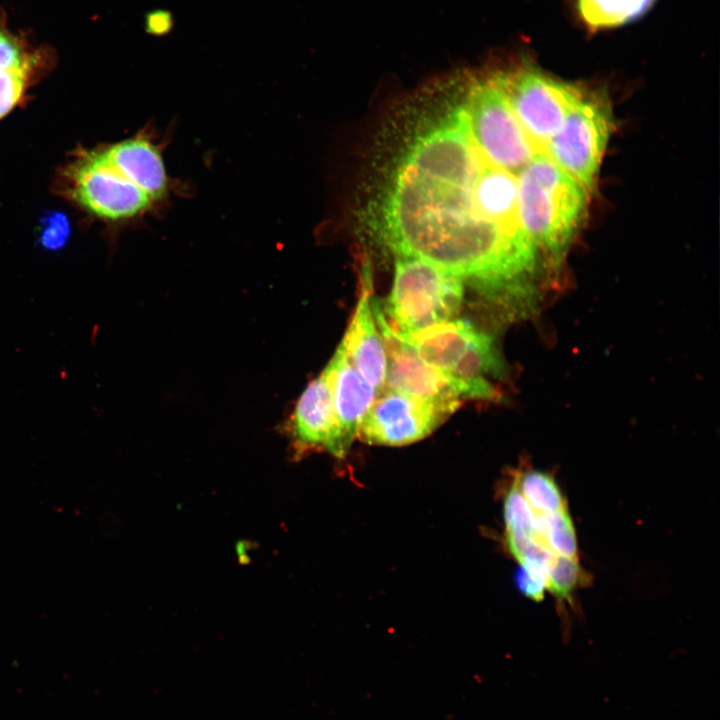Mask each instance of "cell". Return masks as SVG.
Returning <instances> with one entry per match:
<instances>
[{
	"label": "cell",
	"instance_id": "5b68a950",
	"mask_svg": "<svg viewBox=\"0 0 720 720\" xmlns=\"http://www.w3.org/2000/svg\"><path fill=\"white\" fill-rule=\"evenodd\" d=\"M394 331L427 364L452 378L484 382L504 371L493 337L468 320L453 318L411 334Z\"/></svg>",
	"mask_w": 720,
	"mask_h": 720
},
{
	"label": "cell",
	"instance_id": "3957f363",
	"mask_svg": "<svg viewBox=\"0 0 720 720\" xmlns=\"http://www.w3.org/2000/svg\"><path fill=\"white\" fill-rule=\"evenodd\" d=\"M464 298V282L414 256L396 255L393 284L381 308L398 332L411 334L453 319Z\"/></svg>",
	"mask_w": 720,
	"mask_h": 720
},
{
	"label": "cell",
	"instance_id": "7402d4cb",
	"mask_svg": "<svg viewBox=\"0 0 720 720\" xmlns=\"http://www.w3.org/2000/svg\"><path fill=\"white\" fill-rule=\"evenodd\" d=\"M70 236V224L63 213L49 212L41 219L40 245L56 251L62 249Z\"/></svg>",
	"mask_w": 720,
	"mask_h": 720
},
{
	"label": "cell",
	"instance_id": "52a82bcc",
	"mask_svg": "<svg viewBox=\"0 0 720 720\" xmlns=\"http://www.w3.org/2000/svg\"><path fill=\"white\" fill-rule=\"evenodd\" d=\"M372 311L386 354L383 388L439 403L461 404L465 399L497 400L498 390L490 381L467 382L447 376L427 364L401 340L387 321L381 304L372 296Z\"/></svg>",
	"mask_w": 720,
	"mask_h": 720
},
{
	"label": "cell",
	"instance_id": "7c38bea8",
	"mask_svg": "<svg viewBox=\"0 0 720 720\" xmlns=\"http://www.w3.org/2000/svg\"><path fill=\"white\" fill-rule=\"evenodd\" d=\"M363 272L361 292L339 344L351 364L378 393L384 386L386 354L371 306L372 278L368 268Z\"/></svg>",
	"mask_w": 720,
	"mask_h": 720
},
{
	"label": "cell",
	"instance_id": "5bb4252c",
	"mask_svg": "<svg viewBox=\"0 0 720 720\" xmlns=\"http://www.w3.org/2000/svg\"><path fill=\"white\" fill-rule=\"evenodd\" d=\"M517 175L486 160L477 177L475 194L481 212L509 227H521L517 216Z\"/></svg>",
	"mask_w": 720,
	"mask_h": 720
},
{
	"label": "cell",
	"instance_id": "2e32d148",
	"mask_svg": "<svg viewBox=\"0 0 720 720\" xmlns=\"http://www.w3.org/2000/svg\"><path fill=\"white\" fill-rule=\"evenodd\" d=\"M536 532L549 550L558 556L577 559L575 527L568 508L552 513H535Z\"/></svg>",
	"mask_w": 720,
	"mask_h": 720
},
{
	"label": "cell",
	"instance_id": "ffe728a7",
	"mask_svg": "<svg viewBox=\"0 0 720 720\" xmlns=\"http://www.w3.org/2000/svg\"><path fill=\"white\" fill-rule=\"evenodd\" d=\"M35 58L30 62L0 71V119L22 99L30 80Z\"/></svg>",
	"mask_w": 720,
	"mask_h": 720
},
{
	"label": "cell",
	"instance_id": "ba28073f",
	"mask_svg": "<svg viewBox=\"0 0 720 720\" xmlns=\"http://www.w3.org/2000/svg\"><path fill=\"white\" fill-rule=\"evenodd\" d=\"M612 130L608 103L600 95L585 92L549 139L544 152L589 192L595 185Z\"/></svg>",
	"mask_w": 720,
	"mask_h": 720
},
{
	"label": "cell",
	"instance_id": "4fadbf2b",
	"mask_svg": "<svg viewBox=\"0 0 720 720\" xmlns=\"http://www.w3.org/2000/svg\"><path fill=\"white\" fill-rule=\"evenodd\" d=\"M324 370L341 436L349 450L377 390L351 364L340 344Z\"/></svg>",
	"mask_w": 720,
	"mask_h": 720
},
{
	"label": "cell",
	"instance_id": "7a4b0ae2",
	"mask_svg": "<svg viewBox=\"0 0 720 720\" xmlns=\"http://www.w3.org/2000/svg\"><path fill=\"white\" fill-rule=\"evenodd\" d=\"M519 224L535 246L559 260L587 209L588 191L545 152L517 174Z\"/></svg>",
	"mask_w": 720,
	"mask_h": 720
},
{
	"label": "cell",
	"instance_id": "8fae6325",
	"mask_svg": "<svg viewBox=\"0 0 720 720\" xmlns=\"http://www.w3.org/2000/svg\"><path fill=\"white\" fill-rule=\"evenodd\" d=\"M289 434L297 457L318 450L344 458L349 451L341 436L325 370L298 398L289 421Z\"/></svg>",
	"mask_w": 720,
	"mask_h": 720
},
{
	"label": "cell",
	"instance_id": "30bf717a",
	"mask_svg": "<svg viewBox=\"0 0 720 720\" xmlns=\"http://www.w3.org/2000/svg\"><path fill=\"white\" fill-rule=\"evenodd\" d=\"M460 405L382 388L366 412L358 436L370 445H407L431 434Z\"/></svg>",
	"mask_w": 720,
	"mask_h": 720
},
{
	"label": "cell",
	"instance_id": "603a6c76",
	"mask_svg": "<svg viewBox=\"0 0 720 720\" xmlns=\"http://www.w3.org/2000/svg\"><path fill=\"white\" fill-rule=\"evenodd\" d=\"M175 17L173 13L166 8H154L144 15V31L146 34L163 38L170 35L175 28Z\"/></svg>",
	"mask_w": 720,
	"mask_h": 720
},
{
	"label": "cell",
	"instance_id": "6da1fadb",
	"mask_svg": "<svg viewBox=\"0 0 720 720\" xmlns=\"http://www.w3.org/2000/svg\"><path fill=\"white\" fill-rule=\"evenodd\" d=\"M484 162L457 107L416 140L397 169L384 204L386 240L396 255L421 258L490 296L524 298L539 250L521 227L479 209Z\"/></svg>",
	"mask_w": 720,
	"mask_h": 720
},
{
	"label": "cell",
	"instance_id": "d6986e66",
	"mask_svg": "<svg viewBox=\"0 0 720 720\" xmlns=\"http://www.w3.org/2000/svg\"><path fill=\"white\" fill-rule=\"evenodd\" d=\"M504 521L505 531L525 533L541 540L536 532L535 514L515 480L504 500Z\"/></svg>",
	"mask_w": 720,
	"mask_h": 720
},
{
	"label": "cell",
	"instance_id": "9a60e30c",
	"mask_svg": "<svg viewBox=\"0 0 720 720\" xmlns=\"http://www.w3.org/2000/svg\"><path fill=\"white\" fill-rule=\"evenodd\" d=\"M577 12L592 31L618 27L643 15L654 0H576Z\"/></svg>",
	"mask_w": 720,
	"mask_h": 720
},
{
	"label": "cell",
	"instance_id": "ac0fdd59",
	"mask_svg": "<svg viewBox=\"0 0 720 720\" xmlns=\"http://www.w3.org/2000/svg\"><path fill=\"white\" fill-rule=\"evenodd\" d=\"M584 573L578 559L556 555L546 572V589L560 600L570 599Z\"/></svg>",
	"mask_w": 720,
	"mask_h": 720
},
{
	"label": "cell",
	"instance_id": "9c48e42d",
	"mask_svg": "<svg viewBox=\"0 0 720 720\" xmlns=\"http://www.w3.org/2000/svg\"><path fill=\"white\" fill-rule=\"evenodd\" d=\"M66 177L72 198L106 220L136 219L162 207L133 180L105 162L97 151L71 164Z\"/></svg>",
	"mask_w": 720,
	"mask_h": 720
},
{
	"label": "cell",
	"instance_id": "e0dca14e",
	"mask_svg": "<svg viewBox=\"0 0 720 720\" xmlns=\"http://www.w3.org/2000/svg\"><path fill=\"white\" fill-rule=\"evenodd\" d=\"M515 481L533 512L545 514L567 508L566 500L551 475L528 470L517 476Z\"/></svg>",
	"mask_w": 720,
	"mask_h": 720
},
{
	"label": "cell",
	"instance_id": "44dd1931",
	"mask_svg": "<svg viewBox=\"0 0 720 720\" xmlns=\"http://www.w3.org/2000/svg\"><path fill=\"white\" fill-rule=\"evenodd\" d=\"M34 58L24 41L8 30L5 15L0 11V71L22 66Z\"/></svg>",
	"mask_w": 720,
	"mask_h": 720
},
{
	"label": "cell",
	"instance_id": "8992f818",
	"mask_svg": "<svg viewBox=\"0 0 720 720\" xmlns=\"http://www.w3.org/2000/svg\"><path fill=\"white\" fill-rule=\"evenodd\" d=\"M495 71L522 128L536 149L544 152L585 90L528 64Z\"/></svg>",
	"mask_w": 720,
	"mask_h": 720
},
{
	"label": "cell",
	"instance_id": "277c9868",
	"mask_svg": "<svg viewBox=\"0 0 720 720\" xmlns=\"http://www.w3.org/2000/svg\"><path fill=\"white\" fill-rule=\"evenodd\" d=\"M471 80L462 105L471 139L488 163L517 175L540 151L515 116L496 71Z\"/></svg>",
	"mask_w": 720,
	"mask_h": 720
},
{
	"label": "cell",
	"instance_id": "cb8c5ba5",
	"mask_svg": "<svg viewBox=\"0 0 720 720\" xmlns=\"http://www.w3.org/2000/svg\"><path fill=\"white\" fill-rule=\"evenodd\" d=\"M516 579L520 591L528 598L534 601L543 599L546 590L544 574L520 566Z\"/></svg>",
	"mask_w": 720,
	"mask_h": 720
}]
</instances>
